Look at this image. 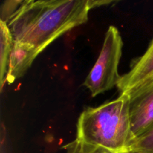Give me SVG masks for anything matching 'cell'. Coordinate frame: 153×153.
I'll return each instance as SVG.
<instances>
[{
	"label": "cell",
	"instance_id": "cell-7",
	"mask_svg": "<svg viewBox=\"0 0 153 153\" xmlns=\"http://www.w3.org/2000/svg\"><path fill=\"white\" fill-rule=\"evenodd\" d=\"M14 40L7 23L0 21V89L3 91L6 83L9 58L13 49Z\"/></svg>",
	"mask_w": 153,
	"mask_h": 153
},
{
	"label": "cell",
	"instance_id": "cell-9",
	"mask_svg": "<svg viewBox=\"0 0 153 153\" xmlns=\"http://www.w3.org/2000/svg\"><path fill=\"white\" fill-rule=\"evenodd\" d=\"M67 153H114L100 146L75 139L73 141L63 146Z\"/></svg>",
	"mask_w": 153,
	"mask_h": 153
},
{
	"label": "cell",
	"instance_id": "cell-3",
	"mask_svg": "<svg viewBox=\"0 0 153 153\" xmlns=\"http://www.w3.org/2000/svg\"><path fill=\"white\" fill-rule=\"evenodd\" d=\"M123 43L117 28L111 25L106 32L102 50L83 85L96 97L117 86L121 76L118 67Z\"/></svg>",
	"mask_w": 153,
	"mask_h": 153
},
{
	"label": "cell",
	"instance_id": "cell-2",
	"mask_svg": "<svg viewBox=\"0 0 153 153\" xmlns=\"http://www.w3.org/2000/svg\"><path fill=\"white\" fill-rule=\"evenodd\" d=\"M130 106V97L122 94L100 106L87 108L78 120L76 139L114 153H124L134 140Z\"/></svg>",
	"mask_w": 153,
	"mask_h": 153
},
{
	"label": "cell",
	"instance_id": "cell-1",
	"mask_svg": "<svg viewBox=\"0 0 153 153\" xmlns=\"http://www.w3.org/2000/svg\"><path fill=\"white\" fill-rule=\"evenodd\" d=\"M111 2L27 0L23 1L7 25L14 41L28 43L40 53L61 35L87 22L91 9Z\"/></svg>",
	"mask_w": 153,
	"mask_h": 153
},
{
	"label": "cell",
	"instance_id": "cell-8",
	"mask_svg": "<svg viewBox=\"0 0 153 153\" xmlns=\"http://www.w3.org/2000/svg\"><path fill=\"white\" fill-rule=\"evenodd\" d=\"M124 153H153V127L134 139Z\"/></svg>",
	"mask_w": 153,
	"mask_h": 153
},
{
	"label": "cell",
	"instance_id": "cell-4",
	"mask_svg": "<svg viewBox=\"0 0 153 153\" xmlns=\"http://www.w3.org/2000/svg\"><path fill=\"white\" fill-rule=\"evenodd\" d=\"M153 86V39L147 50L133 64L131 70L121 76L117 88L121 94L131 100Z\"/></svg>",
	"mask_w": 153,
	"mask_h": 153
},
{
	"label": "cell",
	"instance_id": "cell-10",
	"mask_svg": "<svg viewBox=\"0 0 153 153\" xmlns=\"http://www.w3.org/2000/svg\"><path fill=\"white\" fill-rule=\"evenodd\" d=\"M23 1H7L1 7V21L7 23L13 13L20 7Z\"/></svg>",
	"mask_w": 153,
	"mask_h": 153
},
{
	"label": "cell",
	"instance_id": "cell-5",
	"mask_svg": "<svg viewBox=\"0 0 153 153\" xmlns=\"http://www.w3.org/2000/svg\"><path fill=\"white\" fill-rule=\"evenodd\" d=\"M130 120L134 139L153 127V86L131 100Z\"/></svg>",
	"mask_w": 153,
	"mask_h": 153
},
{
	"label": "cell",
	"instance_id": "cell-6",
	"mask_svg": "<svg viewBox=\"0 0 153 153\" xmlns=\"http://www.w3.org/2000/svg\"><path fill=\"white\" fill-rule=\"evenodd\" d=\"M39 52L28 43L14 41L9 58L6 83L12 84L30 68Z\"/></svg>",
	"mask_w": 153,
	"mask_h": 153
}]
</instances>
